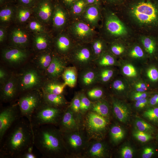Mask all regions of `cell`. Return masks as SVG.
Instances as JSON below:
<instances>
[{
    "label": "cell",
    "instance_id": "6da1fadb",
    "mask_svg": "<svg viewBox=\"0 0 158 158\" xmlns=\"http://www.w3.org/2000/svg\"><path fill=\"white\" fill-rule=\"evenodd\" d=\"M0 158H20L34 146L32 128L29 121L21 117L5 134L0 142Z\"/></svg>",
    "mask_w": 158,
    "mask_h": 158
},
{
    "label": "cell",
    "instance_id": "7a4b0ae2",
    "mask_svg": "<svg viewBox=\"0 0 158 158\" xmlns=\"http://www.w3.org/2000/svg\"><path fill=\"white\" fill-rule=\"evenodd\" d=\"M34 146L43 158L63 157L67 149L61 132L54 125H45L33 128Z\"/></svg>",
    "mask_w": 158,
    "mask_h": 158
},
{
    "label": "cell",
    "instance_id": "3957f363",
    "mask_svg": "<svg viewBox=\"0 0 158 158\" xmlns=\"http://www.w3.org/2000/svg\"><path fill=\"white\" fill-rule=\"evenodd\" d=\"M64 111L62 108L50 105L44 102L32 115L30 124L32 129L45 125H58Z\"/></svg>",
    "mask_w": 158,
    "mask_h": 158
},
{
    "label": "cell",
    "instance_id": "277c9868",
    "mask_svg": "<svg viewBox=\"0 0 158 158\" xmlns=\"http://www.w3.org/2000/svg\"><path fill=\"white\" fill-rule=\"evenodd\" d=\"M44 102L42 91L39 89L22 93L17 103L20 110L21 116L27 118L30 123L33 113Z\"/></svg>",
    "mask_w": 158,
    "mask_h": 158
},
{
    "label": "cell",
    "instance_id": "5b68a950",
    "mask_svg": "<svg viewBox=\"0 0 158 158\" xmlns=\"http://www.w3.org/2000/svg\"><path fill=\"white\" fill-rule=\"evenodd\" d=\"M66 59L78 71L94 64V59L91 46L85 45H75Z\"/></svg>",
    "mask_w": 158,
    "mask_h": 158
},
{
    "label": "cell",
    "instance_id": "8992f818",
    "mask_svg": "<svg viewBox=\"0 0 158 158\" xmlns=\"http://www.w3.org/2000/svg\"><path fill=\"white\" fill-rule=\"evenodd\" d=\"M38 69L28 68L18 78L19 87L21 94L31 90L42 88L45 81Z\"/></svg>",
    "mask_w": 158,
    "mask_h": 158
},
{
    "label": "cell",
    "instance_id": "52a82bcc",
    "mask_svg": "<svg viewBox=\"0 0 158 158\" xmlns=\"http://www.w3.org/2000/svg\"><path fill=\"white\" fill-rule=\"evenodd\" d=\"M131 11L134 17L142 23H151L157 18L156 8L149 1H142L137 3L132 7Z\"/></svg>",
    "mask_w": 158,
    "mask_h": 158
},
{
    "label": "cell",
    "instance_id": "ba28073f",
    "mask_svg": "<svg viewBox=\"0 0 158 158\" xmlns=\"http://www.w3.org/2000/svg\"><path fill=\"white\" fill-rule=\"evenodd\" d=\"M21 117L17 103H13L0 110V142L7 131Z\"/></svg>",
    "mask_w": 158,
    "mask_h": 158
},
{
    "label": "cell",
    "instance_id": "9c48e42d",
    "mask_svg": "<svg viewBox=\"0 0 158 158\" xmlns=\"http://www.w3.org/2000/svg\"><path fill=\"white\" fill-rule=\"evenodd\" d=\"M18 77L11 74L8 79L0 87V98L3 102H12L20 93Z\"/></svg>",
    "mask_w": 158,
    "mask_h": 158
},
{
    "label": "cell",
    "instance_id": "30bf717a",
    "mask_svg": "<svg viewBox=\"0 0 158 158\" xmlns=\"http://www.w3.org/2000/svg\"><path fill=\"white\" fill-rule=\"evenodd\" d=\"M78 82L83 90L96 85L98 83V68L93 64L79 71Z\"/></svg>",
    "mask_w": 158,
    "mask_h": 158
},
{
    "label": "cell",
    "instance_id": "8fae6325",
    "mask_svg": "<svg viewBox=\"0 0 158 158\" xmlns=\"http://www.w3.org/2000/svg\"><path fill=\"white\" fill-rule=\"evenodd\" d=\"M54 0H38L32 8L37 19L42 23H47L52 18Z\"/></svg>",
    "mask_w": 158,
    "mask_h": 158
},
{
    "label": "cell",
    "instance_id": "7c38bea8",
    "mask_svg": "<svg viewBox=\"0 0 158 158\" xmlns=\"http://www.w3.org/2000/svg\"><path fill=\"white\" fill-rule=\"evenodd\" d=\"M1 55L6 62L11 65H17L24 63L28 58L29 54L25 49L12 47L3 49Z\"/></svg>",
    "mask_w": 158,
    "mask_h": 158
},
{
    "label": "cell",
    "instance_id": "4fadbf2b",
    "mask_svg": "<svg viewBox=\"0 0 158 158\" xmlns=\"http://www.w3.org/2000/svg\"><path fill=\"white\" fill-rule=\"evenodd\" d=\"M68 63L66 58L54 54L51 61L45 71L48 79H58Z\"/></svg>",
    "mask_w": 158,
    "mask_h": 158
},
{
    "label": "cell",
    "instance_id": "5bb4252c",
    "mask_svg": "<svg viewBox=\"0 0 158 158\" xmlns=\"http://www.w3.org/2000/svg\"><path fill=\"white\" fill-rule=\"evenodd\" d=\"M107 124L104 117L92 111L89 113L86 119V125L89 132L94 137L104 130Z\"/></svg>",
    "mask_w": 158,
    "mask_h": 158
},
{
    "label": "cell",
    "instance_id": "9a60e30c",
    "mask_svg": "<svg viewBox=\"0 0 158 158\" xmlns=\"http://www.w3.org/2000/svg\"><path fill=\"white\" fill-rule=\"evenodd\" d=\"M10 40L12 47L25 49L29 42V36L25 30L20 28H15L11 31Z\"/></svg>",
    "mask_w": 158,
    "mask_h": 158
},
{
    "label": "cell",
    "instance_id": "2e32d148",
    "mask_svg": "<svg viewBox=\"0 0 158 158\" xmlns=\"http://www.w3.org/2000/svg\"><path fill=\"white\" fill-rule=\"evenodd\" d=\"M54 45L58 55L66 59L74 46L68 37L62 34L56 38Z\"/></svg>",
    "mask_w": 158,
    "mask_h": 158
},
{
    "label": "cell",
    "instance_id": "e0dca14e",
    "mask_svg": "<svg viewBox=\"0 0 158 158\" xmlns=\"http://www.w3.org/2000/svg\"><path fill=\"white\" fill-rule=\"evenodd\" d=\"M106 26L108 32L115 36L124 35L127 33L126 29L121 22L115 16H109L106 20Z\"/></svg>",
    "mask_w": 158,
    "mask_h": 158
},
{
    "label": "cell",
    "instance_id": "ac0fdd59",
    "mask_svg": "<svg viewBox=\"0 0 158 158\" xmlns=\"http://www.w3.org/2000/svg\"><path fill=\"white\" fill-rule=\"evenodd\" d=\"M73 112L70 108L64 112L58 125L61 132H70L76 128L77 124Z\"/></svg>",
    "mask_w": 158,
    "mask_h": 158
},
{
    "label": "cell",
    "instance_id": "d6986e66",
    "mask_svg": "<svg viewBox=\"0 0 158 158\" xmlns=\"http://www.w3.org/2000/svg\"><path fill=\"white\" fill-rule=\"evenodd\" d=\"M71 30L74 35L81 40L90 37L94 32L92 29L82 21L74 23L72 27Z\"/></svg>",
    "mask_w": 158,
    "mask_h": 158
},
{
    "label": "cell",
    "instance_id": "ffe728a7",
    "mask_svg": "<svg viewBox=\"0 0 158 158\" xmlns=\"http://www.w3.org/2000/svg\"><path fill=\"white\" fill-rule=\"evenodd\" d=\"M35 34L33 38L34 49L39 52L48 50L51 43L49 35L45 32Z\"/></svg>",
    "mask_w": 158,
    "mask_h": 158
},
{
    "label": "cell",
    "instance_id": "44dd1931",
    "mask_svg": "<svg viewBox=\"0 0 158 158\" xmlns=\"http://www.w3.org/2000/svg\"><path fill=\"white\" fill-rule=\"evenodd\" d=\"M66 85L58 79H48L45 81L42 87V90L45 92L60 95L63 94Z\"/></svg>",
    "mask_w": 158,
    "mask_h": 158
},
{
    "label": "cell",
    "instance_id": "7402d4cb",
    "mask_svg": "<svg viewBox=\"0 0 158 158\" xmlns=\"http://www.w3.org/2000/svg\"><path fill=\"white\" fill-rule=\"evenodd\" d=\"M52 19L54 26L57 29L62 28L66 23V12L62 5L57 1H56L54 3Z\"/></svg>",
    "mask_w": 158,
    "mask_h": 158
},
{
    "label": "cell",
    "instance_id": "603a6c76",
    "mask_svg": "<svg viewBox=\"0 0 158 158\" xmlns=\"http://www.w3.org/2000/svg\"><path fill=\"white\" fill-rule=\"evenodd\" d=\"M61 133L66 149L69 147L74 150H77L80 148L83 145V138L79 133Z\"/></svg>",
    "mask_w": 158,
    "mask_h": 158
},
{
    "label": "cell",
    "instance_id": "cb8c5ba5",
    "mask_svg": "<svg viewBox=\"0 0 158 158\" xmlns=\"http://www.w3.org/2000/svg\"><path fill=\"white\" fill-rule=\"evenodd\" d=\"M78 71L75 66H67L63 71L61 77L67 86L73 88L78 82Z\"/></svg>",
    "mask_w": 158,
    "mask_h": 158
},
{
    "label": "cell",
    "instance_id": "d4e9b609",
    "mask_svg": "<svg viewBox=\"0 0 158 158\" xmlns=\"http://www.w3.org/2000/svg\"><path fill=\"white\" fill-rule=\"evenodd\" d=\"M54 54L48 50L40 52L36 56L35 63L41 71H45L49 66Z\"/></svg>",
    "mask_w": 158,
    "mask_h": 158
},
{
    "label": "cell",
    "instance_id": "484cf974",
    "mask_svg": "<svg viewBox=\"0 0 158 158\" xmlns=\"http://www.w3.org/2000/svg\"><path fill=\"white\" fill-rule=\"evenodd\" d=\"M1 6L0 11V23L3 25H8L15 18L17 6L10 3Z\"/></svg>",
    "mask_w": 158,
    "mask_h": 158
},
{
    "label": "cell",
    "instance_id": "4316f807",
    "mask_svg": "<svg viewBox=\"0 0 158 158\" xmlns=\"http://www.w3.org/2000/svg\"><path fill=\"white\" fill-rule=\"evenodd\" d=\"M42 91L44 102L48 104L63 109L67 104V102L63 94L48 93Z\"/></svg>",
    "mask_w": 158,
    "mask_h": 158
},
{
    "label": "cell",
    "instance_id": "83f0119b",
    "mask_svg": "<svg viewBox=\"0 0 158 158\" xmlns=\"http://www.w3.org/2000/svg\"><path fill=\"white\" fill-rule=\"evenodd\" d=\"M113 107L114 113L121 122L125 123L128 119L130 112L127 107L119 101L114 100Z\"/></svg>",
    "mask_w": 158,
    "mask_h": 158
},
{
    "label": "cell",
    "instance_id": "f1b7e54d",
    "mask_svg": "<svg viewBox=\"0 0 158 158\" xmlns=\"http://www.w3.org/2000/svg\"><path fill=\"white\" fill-rule=\"evenodd\" d=\"M98 4L87 5L84 17L86 21L92 25L97 23L99 18V10Z\"/></svg>",
    "mask_w": 158,
    "mask_h": 158
},
{
    "label": "cell",
    "instance_id": "f546056e",
    "mask_svg": "<svg viewBox=\"0 0 158 158\" xmlns=\"http://www.w3.org/2000/svg\"><path fill=\"white\" fill-rule=\"evenodd\" d=\"M32 12V8L17 5L15 18L19 23H25L29 19Z\"/></svg>",
    "mask_w": 158,
    "mask_h": 158
},
{
    "label": "cell",
    "instance_id": "4dcf8cb0",
    "mask_svg": "<svg viewBox=\"0 0 158 158\" xmlns=\"http://www.w3.org/2000/svg\"><path fill=\"white\" fill-rule=\"evenodd\" d=\"M115 63V60L112 55L103 53L94 61V64L97 68H100L113 66Z\"/></svg>",
    "mask_w": 158,
    "mask_h": 158
},
{
    "label": "cell",
    "instance_id": "1f68e13d",
    "mask_svg": "<svg viewBox=\"0 0 158 158\" xmlns=\"http://www.w3.org/2000/svg\"><path fill=\"white\" fill-rule=\"evenodd\" d=\"M91 111L104 117L109 114V108L107 103L102 100H98L92 102L90 108Z\"/></svg>",
    "mask_w": 158,
    "mask_h": 158
},
{
    "label": "cell",
    "instance_id": "d6a6232c",
    "mask_svg": "<svg viewBox=\"0 0 158 158\" xmlns=\"http://www.w3.org/2000/svg\"><path fill=\"white\" fill-rule=\"evenodd\" d=\"M107 67L98 68V83L107 82L113 76L114 74V70Z\"/></svg>",
    "mask_w": 158,
    "mask_h": 158
},
{
    "label": "cell",
    "instance_id": "836d02e7",
    "mask_svg": "<svg viewBox=\"0 0 158 158\" xmlns=\"http://www.w3.org/2000/svg\"><path fill=\"white\" fill-rule=\"evenodd\" d=\"M104 151L103 145L101 142H97L92 145L89 150L88 154L92 157H101L104 156Z\"/></svg>",
    "mask_w": 158,
    "mask_h": 158
},
{
    "label": "cell",
    "instance_id": "e575fe53",
    "mask_svg": "<svg viewBox=\"0 0 158 158\" xmlns=\"http://www.w3.org/2000/svg\"><path fill=\"white\" fill-rule=\"evenodd\" d=\"M91 47L94 61L103 53L104 45L103 42L100 39H95L91 43Z\"/></svg>",
    "mask_w": 158,
    "mask_h": 158
},
{
    "label": "cell",
    "instance_id": "d590c367",
    "mask_svg": "<svg viewBox=\"0 0 158 158\" xmlns=\"http://www.w3.org/2000/svg\"><path fill=\"white\" fill-rule=\"evenodd\" d=\"M86 91V95L88 98L90 100H94L95 101L100 99L103 94L102 88L96 85Z\"/></svg>",
    "mask_w": 158,
    "mask_h": 158
},
{
    "label": "cell",
    "instance_id": "8d00e7d4",
    "mask_svg": "<svg viewBox=\"0 0 158 158\" xmlns=\"http://www.w3.org/2000/svg\"><path fill=\"white\" fill-rule=\"evenodd\" d=\"M28 27L30 30L35 33L45 32L43 23L37 19L31 20L28 23Z\"/></svg>",
    "mask_w": 158,
    "mask_h": 158
},
{
    "label": "cell",
    "instance_id": "74e56055",
    "mask_svg": "<svg viewBox=\"0 0 158 158\" xmlns=\"http://www.w3.org/2000/svg\"><path fill=\"white\" fill-rule=\"evenodd\" d=\"M79 95L80 102V111L84 112L90 109L92 102L84 92H79Z\"/></svg>",
    "mask_w": 158,
    "mask_h": 158
},
{
    "label": "cell",
    "instance_id": "f35d334b",
    "mask_svg": "<svg viewBox=\"0 0 158 158\" xmlns=\"http://www.w3.org/2000/svg\"><path fill=\"white\" fill-rule=\"evenodd\" d=\"M110 134L112 140L115 142H118L122 140L124 135L123 129L117 126H114L111 128Z\"/></svg>",
    "mask_w": 158,
    "mask_h": 158
},
{
    "label": "cell",
    "instance_id": "ab89813d",
    "mask_svg": "<svg viewBox=\"0 0 158 158\" xmlns=\"http://www.w3.org/2000/svg\"><path fill=\"white\" fill-rule=\"evenodd\" d=\"M87 5L85 0H78L73 4L71 8L74 14L78 15L85 10Z\"/></svg>",
    "mask_w": 158,
    "mask_h": 158
},
{
    "label": "cell",
    "instance_id": "60d3db41",
    "mask_svg": "<svg viewBox=\"0 0 158 158\" xmlns=\"http://www.w3.org/2000/svg\"><path fill=\"white\" fill-rule=\"evenodd\" d=\"M142 42L147 52L150 54L154 52L155 45L154 42L151 39L148 37H145L142 39Z\"/></svg>",
    "mask_w": 158,
    "mask_h": 158
},
{
    "label": "cell",
    "instance_id": "b9f144b4",
    "mask_svg": "<svg viewBox=\"0 0 158 158\" xmlns=\"http://www.w3.org/2000/svg\"><path fill=\"white\" fill-rule=\"evenodd\" d=\"M143 115L150 121H158V107L148 109L144 112Z\"/></svg>",
    "mask_w": 158,
    "mask_h": 158
},
{
    "label": "cell",
    "instance_id": "7bdbcfd3",
    "mask_svg": "<svg viewBox=\"0 0 158 158\" xmlns=\"http://www.w3.org/2000/svg\"><path fill=\"white\" fill-rule=\"evenodd\" d=\"M80 102L79 92L76 93L72 99L70 108L73 111L78 113L80 111Z\"/></svg>",
    "mask_w": 158,
    "mask_h": 158
},
{
    "label": "cell",
    "instance_id": "ee69618b",
    "mask_svg": "<svg viewBox=\"0 0 158 158\" xmlns=\"http://www.w3.org/2000/svg\"><path fill=\"white\" fill-rule=\"evenodd\" d=\"M135 125L138 130L139 131L148 133L153 129L150 125L143 120H137L136 121Z\"/></svg>",
    "mask_w": 158,
    "mask_h": 158
},
{
    "label": "cell",
    "instance_id": "f6af8a7d",
    "mask_svg": "<svg viewBox=\"0 0 158 158\" xmlns=\"http://www.w3.org/2000/svg\"><path fill=\"white\" fill-rule=\"evenodd\" d=\"M133 135L138 140L142 142H146L152 138L151 135L148 133L138 130L134 133Z\"/></svg>",
    "mask_w": 158,
    "mask_h": 158
},
{
    "label": "cell",
    "instance_id": "bcb514c9",
    "mask_svg": "<svg viewBox=\"0 0 158 158\" xmlns=\"http://www.w3.org/2000/svg\"><path fill=\"white\" fill-rule=\"evenodd\" d=\"M123 73L129 77H134L136 75L137 72L134 67L131 64H127L123 68Z\"/></svg>",
    "mask_w": 158,
    "mask_h": 158
},
{
    "label": "cell",
    "instance_id": "7dc6e473",
    "mask_svg": "<svg viewBox=\"0 0 158 158\" xmlns=\"http://www.w3.org/2000/svg\"><path fill=\"white\" fill-rule=\"evenodd\" d=\"M147 75L149 78L153 81H156L158 80V71L155 67L149 68L147 72Z\"/></svg>",
    "mask_w": 158,
    "mask_h": 158
},
{
    "label": "cell",
    "instance_id": "c3c4849f",
    "mask_svg": "<svg viewBox=\"0 0 158 158\" xmlns=\"http://www.w3.org/2000/svg\"><path fill=\"white\" fill-rule=\"evenodd\" d=\"M17 5L32 8L38 0H16Z\"/></svg>",
    "mask_w": 158,
    "mask_h": 158
},
{
    "label": "cell",
    "instance_id": "681fc988",
    "mask_svg": "<svg viewBox=\"0 0 158 158\" xmlns=\"http://www.w3.org/2000/svg\"><path fill=\"white\" fill-rule=\"evenodd\" d=\"M131 57L134 58L142 57L144 53L141 48L139 46H135L131 51L130 53Z\"/></svg>",
    "mask_w": 158,
    "mask_h": 158
},
{
    "label": "cell",
    "instance_id": "f907efd6",
    "mask_svg": "<svg viewBox=\"0 0 158 158\" xmlns=\"http://www.w3.org/2000/svg\"><path fill=\"white\" fill-rule=\"evenodd\" d=\"M121 154L123 158H131L133 156V151L132 149L129 146H126L121 150Z\"/></svg>",
    "mask_w": 158,
    "mask_h": 158
},
{
    "label": "cell",
    "instance_id": "816d5d0a",
    "mask_svg": "<svg viewBox=\"0 0 158 158\" xmlns=\"http://www.w3.org/2000/svg\"><path fill=\"white\" fill-rule=\"evenodd\" d=\"M11 75H9L6 70L2 67L0 68V83L3 85L9 78Z\"/></svg>",
    "mask_w": 158,
    "mask_h": 158
},
{
    "label": "cell",
    "instance_id": "f5cc1de1",
    "mask_svg": "<svg viewBox=\"0 0 158 158\" xmlns=\"http://www.w3.org/2000/svg\"><path fill=\"white\" fill-rule=\"evenodd\" d=\"M111 50L113 54L116 55H119L124 51L123 47L118 44H113L111 47Z\"/></svg>",
    "mask_w": 158,
    "mask_h": 158
},
{
    "label": "cell",
    "instance_id": "db71d44e",
    "mask_svg": "<svg viewBox=\"0 0 158 158\" xmlns=\"http://www.w3.org/2000/svg\"><path fill=\"white\" fill-rule=\"evenodd\" d=\"M112 87L113 89L117 91L123 90L125 88V85L123 82L118 80H115L113 82Z\"/></svg>",
    "mask_w": 158,
    "mask_h": 158
},
{
    "label": "cell",
    "instance_id": "11a10c76",
    "mask_svg": "<svg viewBox=\"0 0 158 158\" xmlns=\"http://www.w3.org/2000/svg\"><path fill=\"white\" fill-rule=\"evenodd\" d=\"M154 154L153 150L150 147L145 148L142 153V157L143 158H150Z\"/></svg>",
    "mask_w": 158,
    "mask_h": 158
},
{
    "label": "cell",
    "instance_id": "9f6ffc18",
    "mask_svg": "<svg viewBox=\"0 0 158 158\" xmlns=\"http://www.w3.org/2000/svg\"><path fill=\"white\" fill-rule=\"evenodd\" d=\"M147 96L146 93L144 92H138L135 93L133 95L135 100L137 101L146 98Z\"/></svg>",
    "mask_w": 158,
    "mask_h": 158
},
{
    "label": "cell",
    "instance_id": "6f0895ef",
    "mask_svg": "<svg viewBox=\"0 0 158 158\" xmlns=\"http://www.w3.org/2000/svg\"><path fill=\"white\" fill-rule=\"evenodd\" d=\"M6 36V31L5 28L1 26L0 28V42H3L5 40Z\"/></svg>",
    "mask_w": 158,
    "mask_h": 158
},
{
    "label": "cell",
    "instance_id": "680465c9",
    "mask_svg": "<svg viewBox=\"0 0 158 158\" xmlns=\"http://www.w3.org/2000/svg\"><path fill=\"white\" fill-rule=\"evenodd\" d=\"M135 89L138 92H144L147 90L145 84L142 83H138L135 85Z\"/></svg>",
    "mask_w": 158,
    "mask_h": 158
},
{
    "label": "cell",
    "instance_id": "91938a15",
    "mask_svg": "<svg viewBox=\"0 0 158 158\" xmlns=\"http://www.w3.org/2000/svg\"><path fill=\"white\" fill-rule=\"evenodd\" d=\"M147 100L146 98L136 101L135 104V107L138 108H142L145 107L147 103Z\"/></svg>",
    "mask_w": 158,
    "mask_h": 158
},
{
    "label": "cell",
    "instance_id": "94428289",
    "mask_svg": "<svg viewBox=\"0 0 158 158\" xmlns=\"http://www.w3.org/2000/svg\"><path fill=\"white\" fill-rule=\"evenodd\" d=\"M37 156L32 152V151H27L22 154L20 158H37Z\"/></svg>",
    "mask_w": 158,
    "mask_h": 158
},
{
    "label": "cell",
    "instance_id": "6125c7cd",
    "mask_svg": "<svg viewBox=\"0 0 158 158\" xmlns=\"http://www.w3.org/2000/svg\"><path fill=\"white\" fill-rule=\"evenodd\" d=\"M78 0H61V1L62 3L61 4H62L67 7L71 8L73 4Z\"/></svg>",
    "mask_w": 158,
    "mask_h": 158
},
{
    "label": "cell",
    "instance_id": "be15d7a7",
    "mask_svg": "<svg viewBox=\"0 0 158 158\" xmlns=\"http://www.w3.org/2000/svg\"><path fill=\"white\" fill-rule=\"evenodd\" d=\"M150 104L151 105H154L158 104V94H156L150 99Z\"/></svg>",
    "mask_w": 158,
    "mask_h": 158
},
{
    "label": "cell",
    "instance_id": "e7e4bbea",
    "mask_svg": "<svg viewBox=\"0 0 158 158\" xmlns=\"http://www.w3.org/2000/svg\"><path fill=\"white\" fill-rule=\"evenodd\" d=\"M87 5L98 4L99 0H85Z\"/></svg>",
    "mask_w": 158,
    "mask_h": 158
},
{
    "label": "cell",
    "instance_id": "03108f58",
    "mask_svg": "<svg viewBox=\"0 0 158 158\" xmlns=\"http://www.w3.org/2000/svg\"><path fill=\"white\" fill-rule=\"evenodd\" d=\"M12 0H0V6H2L5 4L12 3Z\"/></svg>",
    "mask_w": 158,
    "mask_h": 158
},
{
    "label": "cell",
    "instance_id": "003e7915",
    "mask_svg": "<svg viewBox=\"0 0 158 158\" xmlns=\"http://www.w3.org/2000/svg\"><path fill=\"white\" fill-rule=\"evenodd\" d=\"M107 0L108 1H109L110 2H114L115 1L117 0Z\"/></svg>",
    "mask_w": 158,
    "mask_h": 158
}]
</instances>
